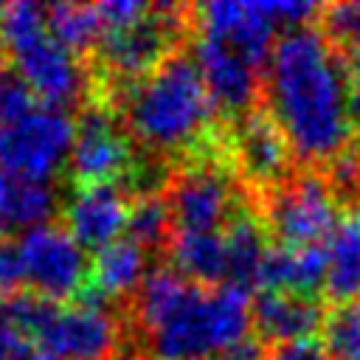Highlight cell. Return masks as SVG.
<instances>
[{
    "label": "cell",
    "instance_id": "cell-1",
    "mask_svg": "<svg viewBox=\"0 0 360 360\" xmlns=\"http://www.w3.org/2000/svg\"><path fill=\"white\" fill-rule=\"evenodd\" d=\"M262 98L307 172H323L352 149V73L321 28L298 25L276 39Z\"/></svg>",
    "mask_w": 360,
    "mask_h": 360
},
{
    "label": "cell",
    "instance_id": "cell-2",
    "mask_svg": "<svg viewBox=\"0 0 360 360\" xmlns=\"http://www.w3.org/2000/svg\"><path fill=\"white\" fill-rule=\"evenodd\" d=\"M214 101L194 53H172L124 93L127 129L155 152L200 146L214 124Z\"/></svg>",
    "mask_w": 360,
    "mask_h": 360
},
{
    "label": "cell",
    "instance_id": "cell-3",
    "mask_svg": "<svg viewBox=\"0 0 360 360\" xmlns=\"http://www.w3.org/2000/svg\"><path fill=\"white\" fill-rule=\"evenodd\" d=\"M253 301L245 290L188 284L180 301L146 332L155 360H214L248 338Z\"/></svg>",
    "mask_w": 360,
    "mask_h": 360
},
{
    "label": "cell",
    "instance_id": "cell-4",
    "mask_svg": "<svg viewBox=\"0 0 360 360\" xmlns=\"http://www.w3.org/2000/svg\"><path fill=\"white\" fill-rule=\"evenodd\" d=\"M39 3H11L3 8L0 37L17 68V76L45 104L65 107L84 90V73L76 56L48 31V20Z\"/></svg>",
    "mask_w": 360,
    "mask_h": 360
},
{
    "label": "cell",
    "instance_id": "cell-5",
    "mask_svg": "<svg viewBox=\"0 0 360 360\" xmlns=\"http://www.w3.org/2000/svg\"><path fill=\"white\" fill-rule=\"evenodd\" d=\"M338 219V194L321 172L292 174L264 194V228L278 248L323 245Z\"/></svg>",
    "mask_w": 360,
    "mask_h": 360
},
{
    "label": "cell",
    "instance_id": "cell-6",
    "mask_svg": "<svg viewBox=\"0 0 360 360\" xmlns=\"http://www.w3.org/2000/svg\"><path fill=\"white\" fill-rule=\"evenodd\" d=\"M76 138V121L65 107L34 104L22 115L0 124V169L48 180L68 158Z\"/></svg>",
    "mask_w": 360,
    "mask_h": 360
},
{
    "label": "cell",
    "instance_id": "cell-7",
    "mask_svg": "<svg viewBox=\"0 0 360 360\" xmlns=\"http://www.w3.org/2000/svg\"><path fill=\"white\" fill-rule=\"evenodd\" d=\"M17 245L25 264V281L37 295L59 301L68 295H79L87 287V256L68 228L48 222L22 233Z\"/></svg>",
    "mask_w": 360,
    "mask_h": 360
},
{
    "label": "cell",
    "instance_id": "cell-8",
    "mask_svg": "<svg viewBox=\"0 0 360 360\" xmlns=\"http://www.w3.org/2000/svg\"><path fill=\"white\" fill-rule=\"evenodd\" d=\"M121 326L107 309V298L84 287L79 304L56 307L53 318L39 332L45 352L62 360H112Z\"/></svg>",
    "mask_w": 360,
    "mask_h": 360
},
{
    "label": "cell",
    "instance_id": "cell-9",
    "mask_svg": "<svg viewBox=\"0 0 360 360\" xmlns=\"http://www.w3.org/2000/svg\"><path fill=\"white\" fill-rule=\"evenodd\" d=\"M174 233H222L239 214L236 183L222 166H194L172 180L166 194Z\"/></svg>",
    "mask_w": 360,
    "mask_h": 360
},
{
    "label": "cell",
    "instance_id": "cell-10",
    "mask_svg": "<svg viewBox=\"0 0 360 360\" xmlns=\"http://www.w3.org/2000/svg\"><path fill=\"white\" fill-rule=\"evenodd\" d=\"M186 8L180 6H152L146 17L127 28L107 31L98 51L107 70L121 79H141L155 70L166 56H172V42L177 39L180 28L186 25L180 17Z\"/></svg>",
    "mask_w": 360,
    "mask_h": 360
},
{
    "label": "cell",
    "instance_id": "cell-11",
    "mask_svg": "<svg viewBox=\"0 0 360 360\" xmlns=\"http://www.w3.org/2000/svg\"><path fill=\"white\" fill-rule=\"evenodd\" d=\"M194 59L202 73L205 90L219 112L242 121L256 110V101L262 96V70L253 68L239 51L219 39L200 37L194 45Z\"/></svg>",
    "mask_w": 360,
    "mask_h": 360
},
{
    "label": "cell",
    "instance_id": "cell-12",
    "mask_svg": "<svg viewBox=\"0 0 360 360\" xmlns=\"http://www.w3.org/2000/svg\"><path fill=\"white\" fill-rule=\"evenodd\" d=\"M68 166L82 186L115 183L118 177H127L132 169V149L110 112L90 107L79 118Z\"/></svg>",
    "mask_w": 360,
    "mask_h": 360
},
{
    "label": "cell",
    "instance_id": "cell-13",
    "mask_svg": "<svg viewBox=\"0 0 360 360\" xmlns=\"http://www.w3.org/2000/svg\"><path fill=\"white\" fill-rule=\"evenodd\" d=\"M194 14L200 37H211L231 45L253 68L264 70L278 31L267 11V3H205L197 6Z\"/></svg>",
    "mask_w": 360,
    "mask_h": 360
},
{
    "label": "cell",
    "instance_id": "cell-14",
    "mask_svg": "<svg viewBox=\"0 0 360 360\" xmlns=\"http://www.w3.org/2000/svg\"><path fill=\"white\" fill-rule=\"evenodd\" d=\"M233 158L250 186H259L264 194L292 177V152L276 121L264 107H256L250 115L233 127Z\"/></svg>",
    "mask_w": 360,
    "mask_h": 360
},
{
    "label": "cell",
    "instance_id": "cell-15",
    "mask_svg": "<svg viewBox=\"0 0 360 360\" xmlns=\"http://www.w3.org/2000/svg\"><path fill=\"white\" fill-rule=\"evenodd\" d=\"M68 231L82 248L101 250L121 239L129 219V202L118 183H90L79 186L65 208Z\"/></svg>",
    "mask_w": 360,
    "mask_h": 360
},
{
    "label": "cell",
    "instance_id": "cell-16",
    "mask_svg": "<svg viewBox=\"0 0 360 360\" xmlns=\"http://www.w3.org/2000/svg\"><path fill=\"white\" fill-rule=\"evenodd\" d=\"M253 329L262 343H287V340H304L312 338L318 329H323V307L298 292H281V290H262L253 301Z\"/></svg>",
    "mask_w": 360,
    "mask_h": 360
},
{
    "label": "cell",
    "instance_id": "cell-17",
    "mask_svg": "<svg viewBox=\"0 0 360 360\" xmlns=\"http://www.w3.org/2000/svg\"><path fill=\"white\" fill-rule=\"evenodd\" d=\"M56 211V188L48 180L22 177L0 169V236L28 233L48 225Z\"/></svg>",
    "mask_w": 360,
    "mask_h": 360
},
{
    "label": "cell",
    "instance_id": "cell-18",
    "mask_svg": "<svg viewBox=\"0 0 360 360\" xmlns=\"http://www.w3.org/2000/svg\"><path fill=\"white\" fill-rule=\"evenodd\" d=\"M323 250H326V278H323L326 298L335 304L360 298V202L352 205L346 214H340L338 225L323 242Z\"/></svg>",
    "mask_w": 360,
    "mask_h": 360
},
{
    "label": "cell",
    "instance_id": "cell-19",
    "mask_svg": "<svg viewBox=\"0 0 360 360\" xmlns=\"http://www.w3.org/2000/svg\"><path fill=\"white\" fill-rule=\"evenodd\" d=\"M222 239H225V284L239 287L245 292L259 287V273L270 250L264 222L250 211H239L222 231Z\"/></svg>",
    "mask_w": 360,
    "mask_h": 360
},
{
    "label": "cell",
    "instance_id": "cell-20",
    "mask_svg": "<svg viewBox=\"0 0 360 360\" xmlns=\"http://www.w3.org/2000/svg\"><path fill=\"white\" fill-rule=\"evenodd\" d=\"M143 278H146V250L127 236L110 242L96 253L87 287L110 301L135 292Z\"/></svg>",
    "mask_w": 360,
    "mask_h": 360
},
{
    "label": "cell",
    "instance_id": "cell-21",
    "mask_svg": "<svg viewBox=\"0 0 360 360\" xmlns=\"http://www.w3.org/2000/svg\"><path fill=\"white\" fill-rule=\"evenodd\" d=\"M174 270L200 284L219 287L225 284V239L222 233H174L169 242Z\"/></svg>",
    "mask_w": 360,
    "mask_h": 360
},
{
    "label": "cell",
    "instance_id": "cell-22",
    "mask_svg": "<svg viewBox=\"0 0 360 360\" xmlns=\"http://www.w3.org/2000/svg\"><path fill=\"white\" fill-rule=\"evenodd\" d=\"M48 31L70 51V53H84L90 48H98L107 28L98 14V6H84V3H59L45 11Z\"/></svg>",
    "mask_w": 360,
    "mask_h": 360
},
{
    "label": "cell",
    "instance_id": "cell-23",
    "mask_svg": "<svg viewBox=\"0 0 360 360\" xmlns=\"http://www.w3.org/2000/svg\"><path fill=\"white\" fill-rule=\"evenodd\" d=\"M127 231H129V239L138 242L143 250H158L166 242H172L174 222H172V211H169L166 197L160 191L138 197L129 205Z\"/></svg>",
    "mask_w": 360,
    "mask_h": 360
},
{
    "label": "cell",
    "instance_id": "cell-24",
    "mask_svg": "<svg viewBox=\"0 0 360 360\" xmlns=\"http://www.w3.org/2000/svg\"><path fill=\"white\" fill-rule=\"evenodd\" d=\"M321 332L329 360H360V298L338 304Z\"/></svg>",
    "mask_w": 360,
    "mask_h": 360
},
{
    "label": "cell",
    "instance_id": "cell-25",
    "mask_svg": "<svg viewBox=\"0 0 360 360\" xmlns=\"http://www.w3.org/2000/svg\"><path fill=\"white\" fill-rule=\"evenodd\" d=\"M56 301H48L37 292H14L8 298H0V315L25 338L34 335L39 338V332L45 329V323L53 318L56 312Z\"/></svg>",
    "mask_w": 360,
    "mask_h": 360
},
{
    "label": "cell",
    "instance_id": "cell-26",
    "mask_svg": "<svg viewBox=\"0 0 360 360\" xmlns=\"http://www.w3.org/2000/svg\"><path fill=\"white\" fill-rule=\"evenodd\" d=\"M321 31L346 56H360V3H332L321 8Z\"/></svg>",
    "mask_w": 360,
    "mask_h": 360
},
{
    "label": "cell",
    "instance_id": "cell-27",
    "mask_svg": "<svg viewBox=\"0 0 360 360\" xmlns=\"http://www.w3.org/2000/svg\"><path fill=\"white\" fill-rule=\"evenodd\" d=\"M37 104V96L28 90V84L17 76V70L0 68V124L22 115Z\"/></svg>",
    "mask_w": 360,
    "mask_h": 360
},
{
    "label": "cell",
    "instance_id": "cell-28",
    "mask_svg": "<svg viewBox=\"0 0 360 360\" xmlns=\"http://www.w3.org/2000/svg\"><path fill=\"white\" fill-rule=\"evenodd\" d=\"M22 281H25V264H22L20 245L0 239V298L20 292Z\"/></svg>",
    "mask_w": 360,
    "mask_h": 360
},
{
    "label": "cell",
    "instance_id": "cell-29",
    "mask_svg": "<svg viewBox=\"0 0 360 360\" xmlns=\"http://www.w3.org/2000/svg\"><path fill=\"white\" fill-rule=\"evenodd\" d=\"M149 8H152V6L138 3V0H107V3H98V14H101L107 31L127 28V25L138 22L141 17L149 14Z\"/></svg>",
    "mask_w": 360,
    "mask_h": 360
},
{
    "label": "cell",
    "instance_id": "cell-30",
    "mask_svg": "<svg viewBox=\"0 0 360 360\" xmlns=\"http://www.w3.org/2000/svg\"><path fill=\"white\" fill-rule=\"evenodd\" d=\"M264 360H329V354L323 349V340L304 338V340H287V343L267 346Z\"/></svg>",
    "mask_w": 360,
    "mask_h": 360
},
{
    "label": "cell",
    "instance_id": "cell-31",
    "mask_svg": "<svg viewBox=\"0 0 360 360\" xmlns=\"http://www.w3.org/2000/svg\"><path fill=\"white\" fill-rule=\"evenodd\" d=\"M28 338L0 315V360H28Z\"/></svg>",
    "mask_w": 360,
    "mask_h": 360
},
{
    "label": "cell",
    "instance_id": "cell-32",
    "mask_svg": "<svg viewBox=\"0 0 360 360\" xmlns=\"http://www.w3.org/2000/svg\"><path fill=\"white\" fill-rule=\"evenodd\" d=\"M214 360H264V349H262V340H256V338L248 335L245 340H239L236 346L225 349Z\"/></svg>",
    "mask_w": 360,
    "mask_h": 360
},
{
    "label": "cell",
    "instance_id": "cell-33",
    "mask_svg": "<svg viewBox=\"0 0 360 360\" xmlns=\"http://www.w3.org/2000/svg\"><path fill=\"white\" fill-rule=\"evenodd\" d=\"M28 360H62V357H56V354H51V352H45V349H39V352H31V354H28Z\"/></svg>",
    "mask_w": 360,
    "mask_h": 360
},
{
    "label": "cell",
    "instance_id": "cell-34",
    "mask_svg": "<svg viewBox=\"0 0 360 360\" xmlns=\"http://www.w3.org/2000/svg\"><path fill=\"white\" fill-rule=\"evenodd\" d=\"M354 155H357V163H360V135H357V146H354Z\"/></svg>",
    "mask_w": 360,
    "mask_h": 360
},
{
    "label": "cell",
    "instance_id": "cell-35",
    "mask_svg": "<svg viewBox=\"0 0 360 360\" xmlns=\"http://www.w3.org/2000/svg\"><path fill=\"white\" fill-rule=\"evenodd\" d=\"M112 360H132V357H112Z\"/></svg>",
    "mask_w": 360,
    "mask_h": 360
},
{
    "label": "cell",
    "instance_id": "cell-36",
    "mask_svg": "<svg viewBox=\"0 0 360 360\" xmlns=\"http://www.w3.org/2000/svg\"><path fill=\"white\" fill-rule=\"evenodd\" d=\"M0 20H3V6H0Z\"/></svg>",
    "mask_w": 360,
    "mask_h": 360
}]
</instances>
